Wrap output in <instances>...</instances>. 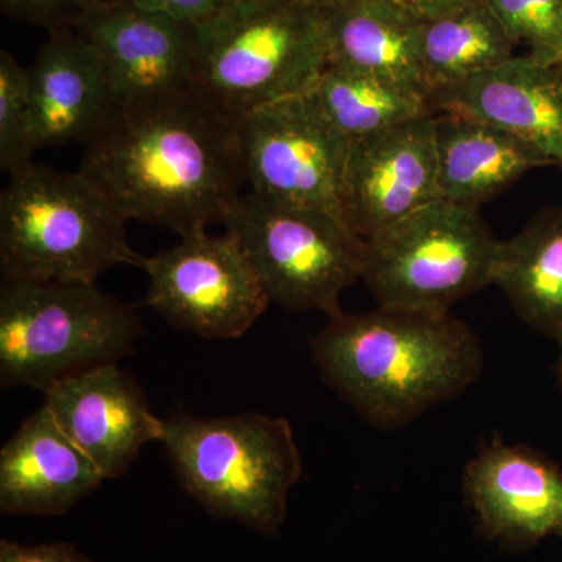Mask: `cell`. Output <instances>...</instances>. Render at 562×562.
I'll use <instances>...</instances> for the list:
<instances>
[{"mask_svg":"<svg viewBox=\"0 0 562 562\" xmlns=\"http://www.w3.org/2000/svg\"><path fill=\"white\" fill-rule=\"evenodd\" d=\"M0 562H92V560L69 542L22 546V543L2 539Z\"/></svg>","mask_w":562,"mask_h":562,"instance_id":"26","label":"cell"},{"mask_svg":"<svg viewBox=\"0 0 562 562\" xmlns=\"http://www.w3.org/2000/svg\"><path fill=\"white\" fill-rule=\"evenodd\" d=\"M43 394V405L105 480L127 471L144 446L160 442L161 417L117 362L66 376Z\"/></svg>","mask_w":562,"mask_h":562,"instance_id":"13","label":"cell"},{"mask_svg":"<svg viewBox=\"0 0 562 562\" xmlns=\"http://www.w3.org/2000/svg\"><path fill=\"white\" fill-rule=\"evenodd\" d=\"M561 346V355H560V361H558V382H560L561 391H562V341L560 342Z\"/></svg>","mask_w":562,"mask_h":562,"instance_id":"32","label":"cell"},{"mask_svg":"<svg viewBox=\"0 0 562 562\" xmlns=\"http://www.w3.org/2000/svg\"><path fill=\"white\" fill-rule=\"evenodd\" d=\"M149 277L147 305L173 327L203 339H238L269 301L241 244L231 233L183 236L171 249L139 257Z\"/></svg>","mask_w":562,"mask_h":562,"instance_id":"10","label":"cell"},{"mask_svg":"<svg viewBox=\"0 0 562 562\" xmlns=\"http://www.w3.org/2000/svg\"><path fill=\"white\" fill-rule=\"evenodd\" d=\"M238 135L251 192L346 221L342 179L349 140L322 114L308 91L241 114Z\"/></svg>","mask_w":562,"mask_h":562,"instance_id":"9","label":"cell"},{"mask_svg":"<svg viewBox=\"0 0 562 562\" xmlns=\"http://www.w3.org/2000/svg\"><path fill=\"white\" fill-rule=\"evenodd\" d=\"M439 199L480 209L525 173L553 165L546 155L486 122L435 114Z\"/></svg>","mask_w":562,"mask_h":562,"instance_id":"18","label":"cell"},{"mask_svg":"<svg viewBox=\"0 0 562 562\" xmlns=\"http://www.w3.org/2000/svg\"><path fill=\"white\" fill-rule=\"evenodd\" d=\"M492 284L517 316L562 341V209L546 210L508 241H501Z\"/></svg>","mask_w":562,"mask_h":562,"instance_id":"20","label":"cell"},{"mask_svg":"<svg viewBox=\"0 0 562 562\" xmlns=\"http://www.w3.org/2000/svg\"><path fill=\"white\" fill-rule=\"evenodd\" d=\"M498 247L479 209L438 199L364 239L361 279L379 305L449 312L492 284Z\"/></svg>","mask_w":562,"mask_h":562,"instance_id":"7","label":"cell"},{"mask_svg":"<svg viewBox=\"0 0 562 562\" xmlns=\"http://www.w3.org/2000/svg\"><path fill=\"white\" fill-rule=\"evenodd\" d=\"M310 95L347 140L366 138L436 113L430 101L398 85L328 65L310 88Z\"/></svg>","mask_w":562,"mask_h":562,"instance_id":"22","label":"cell"},{"mask_svg":"<svg viewBox=\"0 0 562 562\" xmlns=\"http://www.w3.org/2000/svg\"><path fill=\"white\" fill-rule=\"evenodd\" d=\"M560 168L562 169V165H560Z\"/></svg>","mask_w":562,"mask_h":562,"instance_id":"33","label":"cell"},{"mask_svg":"<svg viewBox=\"0 0 562 562\" xmlns=\"http://www.w3.org/2000/svg\"><path fill=\"white\" fill-rule=\"evenodd\" d=\"M531 55V54H530ZM536 60L543 63V65L557 66V68H562V36L561 40L558 41L557 44L552 47V49L543 52V54L531 55Z\"/></svg>","mask_w":562,"mask_h":562,"instance_id":"29","label":"cell"},{"mask_svg":"<svg viewBox=\"0 0 562 562\" xmlns=\"http://www.w3.org/2000/svg\"><path fill=\"white\" fill-rule=\"evenodd\" d=\"M124 2L151 13L165 14L190 27L209 21L225 7L222 0H124Z\"/></svg>","mask_w":562,"mask_h":562,"instance_id":"25","label":"cell"},{"mask_svg":"<svg viewBox=\"0 0 562 562\" xmlns=\"http://www.w3.org/2000/svg\"><path fill=\"white\" fill-rule=\"evenodd\" d=\"M435 114L349 140L342 214L362 241L438 201Z\"/></svg>","mask_w":562,"mask_h":562,"instance_id":"11","label":"cell"},{"mask_svg":"<svg viewBox=\"0 0 562 562\" xmlns=\"http://www.w3.org/2000/svg\"><path fill=\"white\" fill-rule=\"evenodd\" d=\"M105 480L46 406L31 414L0 450V512L58 516Z\"/></svg>","mask_w":562,"mask_h":562,"instance_id":"16","label":"cell"},{"mask_svg":"<svg viewBox=\"0 0 562 562\" xmlns=\"http://www.w3.org/2000/svg\"><path fill=\"white\" fill-rule=\"evenodd\" d=\"M420 21L428 22L473 5L480 0H391Z\"/></svg>","mask_w":562,"mask_h":562,"instance_id":"27","label":"cell"},{"mask_svg":"<svg viewBox=\"0 0 562 562\" xmlns=\"http://www.w3.org/2000/svg\"><path fill=\"white\" fill-rule=\"evenodd\" d=\"M464 492L494 541L524 549L562 536V471L530 447L484 443L465 465Z\"/></svg>","mask_w":562,"mask_h":562,"instance_id":"14","label":"cell"},{"mask_svg":"<svg viewBox=\"0 0 562 562\" xmlns=\"http://www.w3.org/2000/svg\"><path fill=\"white\" fill-rule=\"evenodd\" d=\"M80 35L102 58L114 109L195 85L192 29L165 14L124 0L92 3L81 16Z\"/></svg>","mask_w":562,"mask_h":562,"instance_id":"12","label":"cell"},{"mask_svg":"<svg viewBox=\"0 0 562 562\" xmlns=\"http://www.w3.org/2000/svg\"><path fill=\"white\" fill-rule=\"evenodd\" d=\"M436 113L460 114L516 136L562 165V68L513 57L502 65L436 91Z\"/></svg>","mask_w":562,"mask_h":562,"instance_id":"15","label":"cell"},{"mask_svg":"<svg viewBox=\"0 0 562 562\" xmlns=\"http://www.w3.org/2000/svg\"><path fill=\"white\" fill-rule=\"evenodd\" d=\"M325 383L362 419L398 428L482 376L479 336L449 312L383 306L341 313L312 341Z\"/></svg>","mask_w":562,"mask_h":562,"instance_id":"2","label":"cell"},{"mask_svg":"<svg viewBox=\"0 0 562 562\" xmlns=\"http://www.w3.org/2000/svg\"><path fill=\"white\" fill-rule=\"evenodd\" d=\"M32 102L29 69L9 50L0 52V168L21 171L33 162Z\"/></svg>","mask_w":562,"mask_h":562,"instance_id":"23","label":"cell"},{"mask_svg":"<svg viewBox=\"0 0 562 562\" xmlns=\"http://www.w3.org/2000/svg\"><path fill=\"white\" fill-rule=\"evenodd\" d=\"M327 16L328 65L371 74L430 101L420 63L424 21L391 0H349Z\"/></svg>","mask_w":562,"mask_h":562,"instance_id":"19","label":"cell"},{"mask_svg":"<svg viewBox=\"0 0 562 562\" xmlns=\"http://www.w3.org/2000/svg\"><path fill=\"white\" fill-rule=\"evenodd\" d=\"M191 29L195 85L238 117L310 91L330 61L327 11L295 0L224 7Z\"/></svg>","mask_w":562,"mask_h":562,"instance_id":"5","label":"cell"},{"mask_svg":"<svg viewBox=\"0 0 562 562\" xmlns=\"http://www.w3.org/2000/svg\"><path fill=\"white\" fill-rule=\"evenodd\" d=\"M222 225L241 244L269 301L291 312L338 316L342 292L361 279L364 241L327 211L250 191L232 203Z\"/></svg>","mask_w":562,"mask_h":562,"instance_id":"8","label":"cell"},{"mask_svg":"<svg viewBox=\"0 0 562 562\" xmlns=\"http://www.w3.org/2000/svg\"><path fill=\"white\" fill-rule=\"evenodd\" d=\"M79 172L125 221L183 236L224 221L244 176L238 116L198 87L113 109Z\"/></svg>","mask_w":562,"mask_h":562,"instance_id":"1","label":"cell"},{"mask_svg":"<svg viewBox=\"0 0 562 562\" xmlns=\"http://www.w3.org/2000/svg\"><path fill=\"white\" fill-rule=\"evenodd\" d=\"M66 2L70 0H2V5L5 10L32 11L49 9Z\"/></svg>","mask_w":562,"mask_h":562,"instance_id":"28","label":"cell"},{"mask_svg":"<svg viewBox=\"0 0 562 562\" xmlns=\"http://www.w3.org/2000/svg\"><path fill=\"white\" fill-rule=\"evenodd\" d=\"M138 314L95 283L2 280L0 383L46 391L66 376L128 357Z\"/></svg>","mask_w":562,"mask_h":562,"instance_id":"6","label":"cell"},{"mask_svg":"<svg viewBox=\"0 0 562 562\" xmlns=\"http://www.w3.org/2000/svg\"><path fill=\"white\" fill-rule=\"evenodd\" d=\"M516 44L531 55L552 49L562 36V0H484Z\"/></svg>","mask_w":562,"mask_h":562,"instance_id":"24","label":"cell"},{"mask_svg":"<svg viewBox=\"0 0 562 562\" xmlns=\"http://www.w3.org/2000/svg\"><path fill=\"white\" fill-rule=\"evenodd\" d=\"M302 5L310 7V9L319 11H331L349 2V0H295Z\"/></svg>","mask_w":562,"mask_h":562,"instance_id":"30","label":"cell"},{"mask_svg":"<svg viewBox=\"0 0 562 562\" xmlns=\"http://www.w3.org/2000/svg\"><path fill=\"white\" fill-rule=\"evenodd\" d=\"M225 7L228 5H247V3L269 2V0H222Z\"/></svg>","mask_w":562,"mask_h":562,"instance_id":"31","label":"cell"},{"mask_svg":"<svg viewBox=\"0 0 562 562\" xmlns=\"http://www.w3.org/2000/svg\"><path fill=\"white\" fill-rule=\"evenodd\" d=\"M516 46L484 0L424 22L420 63L430 98L508 61Z\"/></svg>","mask_w":562,"mask_h":562,"instance_id":"21","label":"cell"},{"mask_svg":"<svg viewBox=\"0 0 562 562\" xmlns=\"http://www.w3.org/2000/svg\"><path fill=\"white\" fill-rule=\"evenodd\" d=\"M160 442L188 494L211 516L276 535L301 480L302 457L284 417L246 413L162 419Z\"/></svg>","mask_w":562,"mask_h":562,"instance_id":"3","label":"cell"},{"mask_svg":"<svg viewBox=\"0 0 562 562\" xmlns=\"http://www.w3.org/2000/svg\"><path fill=\"white\" fill-rule=\"evenodd\" d=\"M33 149L88 143L114 109L105 66L81 35H57L29 69Z\"/></svg>","mask_w":562,"mask_h":562,"instance_id":"17","label":"cell"},{"mask_svg":"<svg viewBox=\"0 0 562 562\" xmlns=\"http://www.w3.org/2000/svg\"><path fill=\"white\" fill-rule=\"evenodd\" d=\"M125 224L79 171L31 162L0 195L2 279L95 283L111 268L138 266Z\"/></svg>","mask_w":562,"mask_h":562,"instance_id":"4","label":"cell"}]
</instances>
